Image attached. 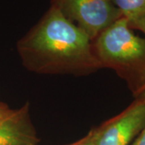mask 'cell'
Masks as SVG:
<instances>
[{
    "label": "cell",
    "instance_id": "1",
    "mask_svg": "<svg viewBox=\"0 0 145 145\" xmlns=\"http://www.w3.org/2000/svg\"><path fill=\"white\" fill-rule=\"evenodd\" d=\"M91 40L52 6L19 42L27 67L40 72H86L102 64L92 52Z\"/></svg>",
    "mask_w": 145,
    "mask_h": 145
},
{
    "label": "cell",
    "instance_id": "2",
    "mask_svg": "<svg viewBox=\"0 0 145 145\" xmlns=\"http://www.w3.org/2000/svg\"><path fill=\"white\" fill-rule=\"evenodd\" d=\"M95 40L96 57L101 64L123 67L145 65V39L135 35L124 17L114 21Z\"/></svg>",
    "mask_w": 145,
    "mask_h": 145
},
{
    "label": "cell",
    "instance_id": "3",
    "mask_svg": "<svg viewBox=\"0 0 145 145\" xmlns=\"http://www.w3.org/2000/svg\"><path fill=\"white\" fill-rule=\"evenodd\" d=\"M52 3L91 40L123 17L111 0H52Z\"/></svg>",
    "mask_w": 145,
    "mask_h": 145
},
{
    "label": "cell",
    "instance_id": "4",
    "mask_svg": "<svg viewBox=\"0 0 145 145\" xmlns=\"http://www.w3.org/2000/svg\"><path fill=\"white\" fill-rule=\"evenodd\" d=\"M123 113L92 130L95 145H131L145 126V95Z\"/></svg>",
    "mask_w": 145,
    "mask_h": 145
},
{
    "label": "cell",
    "instance_id": "5",
    "mask_svg": "<svg viewBox=\"0 0 145 145\" xmlns=\"http://www.w3.org/2000/svg\"><path fill=\"white\" fill-rule=\"evenodd\" d=\"M39 141L30 119L28 105L11 110L0 121V145H37Z\"/></svg>",
    "mask_w": 145,
    "mask_h": 145
},
{
    "label": "cell",
    "instance_id": "6",
    "mask_svg": "<svg viewBox=\"0 0 145 145\" xmlns=\"http://www.w3.org/2000/svg\"><path fill=\"white\" fill-rule=\"evenodd\" d=\"M121 15L131 24L145 13V0H111Z\"/></svg>",
    "mask_w": 145,
    "mask_h": 145
},
{
    "label": "cell",
    "instance_id": "7",
    "mask_svg": "<svg viewBox=\"0 0 145 145\" xmlns=\"http://www.w3.org/2000/svg\"><path fill=\"white\" fill-rule=\"evenodd\" d=\"M129 25L131 28L140 30L145 34V13L143 14L140 17H139L137 20H135L132 23L129 24Z\"/></svg>",
    "mask_w": 145,
    "mask_h": 145
},
{
    "label": "cell",
    "instance_id": "8",
    "mask_svg": "<svg viewBox=\"0 0 145 145\" xmlns=\"http://www.w3.org/2000/svg\"><path fill=\"white\" fill-rule=\"evenodd\" d=\"M69 145H95L94 137H93V131H90L88 133V135L85 136L82 140H78L77 142L71 144Z\"/></svg>",
    "mask_w": 145,
    "mask_h": 145
},
{
    "label": "cell",
    "instance_id": "9",
    "mask_svg": "<svg viewBox=\"0 0 145 145\" xmlns=\"http://www.w3.org/2000/svg\"><path fill=\"white\" fill-rule=\"evenodd\" d=\"M142 93L145 95V91ZM131 145H145V126Z\"/></svg>",
    "mask_w": 145,
    "mask_h": 145
},
{
    "label": "cell",
    "instance_id": "10",
    "mask_svg": "<svg viewBox=\"0 0 145 145\" xmlns=\"http://www.w3.org/2000/svg\"><path fill=\"white\" fill-rule=\"evenodd\" d=\"M11 109H10L6 104L0 103V114H6L7 112H9Z\"/></svg>",
    "mask_w": 145,
    "mask_h": 145
},
{
    "label": "cell",
    "instance_id": "11",
    "mask_svg": "<svg viewBox=\"0 0 145 145\" xmlns=\"http://www.w3.org/2000/svg\"><path fill=\"white\" fill-rule=\"evenodd\" d=\"M140 93H143L145 91V69L143 71V75H142V82L140 84V87L139 89Z\"/></svg>",
    "mask_w": 145,
    "mask_h": 145
},
{
    "label": "cell",
    "instance_id": "12",
    "mask_svg": "<svg viewBox=\"0 0 145 145\" xmlns=\"http://www.w3.org/2000/svg\"><path fill=\"white\" fill-rule=\"evenodd\" d=\"M10 111H11V110H10V111H9V112H7V113H6V114H0V121H1L2 119H3V118H4V117H5L6 115H7V114H9V113H10Z\"/></svg>",
    "mask_w": 145,
    "mask_h": 145
}]
</instances>
